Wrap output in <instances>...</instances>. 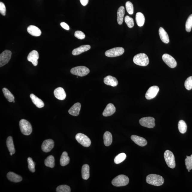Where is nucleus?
I'll return each instance as SVG.
<instances>
[{
	"mask_svg": "<svg viewBox=\"0 0 192 192\" xmlns=\"http://www.w3.org/2000/svg\"><path fill=\"white\" fill-rule=\"evenodd\" d=\"M146 182L148 184L155 186L162 185L164 182V179L162 176L155 174L148 175L146 179Z\"/></svg>",
	"mask_w": 192,
	"mask_h": 192,
	"instance_id": "f257e3e1",
	"label": "nucleus"
},
{
	"mask_svg": "<svg viewBox=\"0 0 192 192\" xmlns=\"http://www.w3.org/2000/svg\"><path fill=\"white\" fill-rule=\"evenodd\" d=\"M133 61L136 65L146 66L149 64V60L147 55L144 53H140L134 56Z\"/></svg>",
	"mask_w": 192,
	"mask_h": 192,
	"instance_id": "f03ea898",
	"label": "nucleus"
},
{
	"mask_svg": "<svg viewBox=\"0 0 192 192\" xmlns=\"http://www.w3.org/2000/svg\"><path fill=\"white\" fill-rule=\"evenodd\" d=\"M129 182V178L124 175H120L116 177L112 180V184L116 187L126 186Z\"/></svg>",
	"mask_w": 192,
	"mask_h": 192,
	"instance_id": "7ed1b4c3",
	"label": "nucleus"
},
{
	"mask_svg": "<svg viewBox=\"0 0 192 192\" xmlns=\"http://www.w3.org/2000/svg\"><path fill=\"white\" fill-rule=\"evenodd\" d=\"M19 126L21 132L25 135H29L33 131L30 123L25 119H22L19 122Z\"/></svg>",
	"mask_w": 192,
	"mask_h": 192,
	"instance_id": "20e7f679",
	"label": "nucleus"
},
{
	"mask_svg": "<svg viewBox=\"0 0 192 192\" xmlns=\"http://www.w3.org/2000/svg\"><path fill=\"white\" fill-rule=\"evenodd\" d=\"M90 72L89 68L85 66H76L71 70V73L72 75L79 77H84L88 75Z\"/></svg>",
	"mask_w": 192,
	"mask_h": 192,
	"instance_id": "39448f33",
	"label": "nucleus"
},
{
	"mask_svg": "<svg viewBox=\"0 0 192 192\" xmlns=\"http://www.w3.org/2000/svg\"><path fill=\"white\" fill-rule=\"evenodd\" d=\"M164 158L168 166L170 168L174 169L176 167V161L173 153L172 152L167 150L164 153Z\"/></svg>",
	"mask_w": 192,
	"mask_h": 192,
	"instance_id": "423d86ee",
	"label": "nucleus"
},
{
	"mask_svg": "<svg viewBox=\"0 0 192 192\" xmlns=\"http://www.w3.org/2000/svg\"><path fill=\"white\" fill-rule=\"evenodd\" d=\"M75 139L79 143L84 147H88L91 145V141L88 136L81 133H78L75 136Z\"/></svg>",
	"mask_w": 192,
	"mask_h": 192,
	"instance_id": "0eeeda50",
	"label": "nucleus"
},
{
	"mask_svg": "<svg viewBox=\"0 0 192 192\" xmlns=\"http://www.w3.org/2000/svg\"><path fill=\"white\" fill-rule=\"evenodd\" d=\"M125 52L124 49L121 47H115L109 49L105 52V56L110 58H114L121 56Z\"/></svg>",
	"mask_w": 192,
	"mask_h": 192,
	"instance_id": "6e6552de",
	"label": "nucleus"
},
{
	"mask_svg": "<svg viewBox=\"0 0 192 192\" xmlns=\"http://www.w3.org/2000/svg\"><path fill=\"white\" fill-rule=\"evenodd\" d=\"M141 126L148 128H153L155 126V119L151 117L142 118L139 120Z\"/></svg>",
	"mask_w": 192,
	"mask_h": 192,
	"instance_id": "1a4fd4ad",
	"label": "nucleus"
},
{
	"mask_svg": "<svg viewBox=\"0 0 192 192\" xmlns=\"http://www.w3.org/2000/svg\"><path fill=\"white\" fill-rule=\"evenodd\" d=\"M12 53L11 51L5 50L0 55V66H4L10 61Z\"/></svg>",
	"mask_w": 192,
	"mask_h": 192,
	"instance_id": "9d476101",
	"label": "nucleus"
},
{
	"mask_svg": "<svg viewBox=\"0 0 192 192\" xmlns=\"http://www.w3.org/2000/svg\"><path fill=\"white\" fill-rule=\"evenodd\" d=\"M162 59L165 64L171 68H174L177 66L176 60L170 55L164 54L163 55Z\"/></svg>",
	"mask_w": 192,
	"mask_h": 192,
	"instance_id": "9b49d317",
	"label": "nucleus"
},
{
	"mask_svg": "<svg viewBox=\"0 0 192 192\" xmlns=\"http://www.w3.org/2000/svg\"><path fill=\"white\" fill-rule=\"evenodd\" d=\"M159 90V88L157 86H153L150 87L146 93V99L147 100H151L155 98L157 96Z\"/></svg>",
	"mask_w": 192,
	"mask_h": 192,
	"instance_id": "f8f14e48",
	"label": "nucleus"
},
{
	"mask_svg": "<svg viewBox=\"0 0 192 192\" xmlns=\"http://www.w3.org/2000/svg\"><path fill=\"white\" fill-rule=\"evenodd\" d=\"M54 146V142L51 139L45 140L43 142L41 149L43 152L47 153L50 152Z\"/></svg>",
	"mask_w": 192,
	"mask_h": 192,
	"instance_id": "ddd939ff",
	"label": "nucleus"
},
{
	"mask_svg": "<svg viewBox=\"0 0 192 192\" xmlns=\"http://www.w3.org/2000/svg\"><path fill=\"white\" fill-rule=\"evenodd\" d=\"M39 58V54L37 51L33 50L28 54L27 59L28 61L31 62L34 66L37 65L38 60Z\"/></svg>",
	"mask_w": 192,
	"mask_h": 192,
	"instance_id": "4468645a",
	"label": "nucleus"
},
{
	"mask_svg": "<svg viewBox=\"0 0 192 192\" xmlns=\"http://www.w3.org/2000/svg\"><path fill=\"white\" fill-rule=\"evenodd\" d=\"M54 96L58 99L62 100L65 99L66 94L64 88L58 87L55 89L54 91Z\"/></svg>",
	"mask_w": 192,
	"mask_h": 192,
	"instance_id": "2eb2a0df",
	"label": "nucleus"
},
{
	"mask_svg": "<svg viewBox=\"0 0 192 192\" xmlns=\"http://www.w3.org/2000/svg\"><path fill=\"white\" fill-rule=\"evenodd\" d=\"M116 108L113 104L109 103L106 106L102 113L104 117H107L114 114L116 111Z\"/></svg>",
	"mask_w": 192,
	"mask_h": 192,
	"instance_id": "dca6fc26",
	"label": "nucleus"
},
{
	"mask_svg": "<svg viewBox=\"0 0 192 192\" xmlns=\"http://www.w3.org/2000/svg\"><path fill=\"white\" fill-rule=\"evenodd\" d=\"M91 49V46L89 45H83L78 48L74 49L72 51V54L74 56L80 55L82 53L86 52Z\"/></svg>",
	"mask_w": 192,
	"mask_h": 192,
	"instance_id": "f3484780",
	"label": "nucleus"
},
{
	"mask_svg": "<svg viewBox=\"0 0 192 192\" xmlns=\"http://www.w3.org/2000/svg\"><path fill=\"white\" fill-rule=\"evenodd\" d=\"M104 81L106 85L113 87H116L118 84V81L117 78L111 75H108L105 78Z\"/></svg>",
	"mask_w": 192,
	"mask_h": 192,
	"instance_id": "a211bd4d",
	"label": "nucleus"
},
{
	"mask_svg": "<svg viewBox=\"0 0 192 192\" xmlns=\"http://www.w3.org/2000/svg\"><path fill=\"white\" fill-rule=\"evenodd\" d=\"M131 139L135 143L138 145L143 147L147 145V142L144 138L136 135H132Z\"/></svg>",
	"mask_w": 192,
	"mask_h": 192,
	"instance_id": "6ab92c4d",
	"label": "nucleus"
},
{
	"mask_svg": "<svg viewBox=\"0 0 192 192\" xmlns=\"http://www.w3.org/2000/svg\"><path fill=\"white\" fill-rule=\"evenodd\" d=\"M28 33L34 37H39L41 34V30L38 28L34 25L28 26L27 28Z\"/></svg>",
	"mask_w": 192,
	"mask_h": 192,
	"instance_id": "aec40b11",
	"label": "nucleus"
},
{
	"mask_svg": "<svg viewBox=\"0 0 192 192\" xmlns=\"http://www.w3.org/2000/svg\"><path fill=\"white\" fill-rule=\"evenodd\" d=\"M81 109V104L79 102L75 103L68 110V113L73 116H77L79 115V112Z\"/></svg>",
	"mask_w": 192,
	"mask_h": 192,
	"instance_id": "412c9836",
	"label": "nucleus"
},
{
	"mask_svg": "<svg viewBox=\"0 0 192 192\" xmlns=\"http://www.w3.org/2000/svg\"><path fill=\"white\" fill-rule=\"evenodd\" d=\"M7 177L10 181L14 182H21L22 178L21 176L13 172H9L7 174Z\"/></svg>",
	"mask_w": 192,
	"mask_h": 192,
	"instance_id": "4be33fe9",
	"label": "nucleus"
},
{
	"mask_svg": "<svg viewBox=\"0 0 192 192\" xmlns=\"http://www.w3.org/2000/svg\"><path fill=\"white\" fill-rule=\"evenodd\" d=\"M30 97L31 98L33 103L37 107L41 108L44 107L45 105L44 102L41 99L38 98L35 95L33 94H30Z\"/></svg>",
	"mask_w": 192,
	"mask_h": 192,
	"instance_id": "5701e85b",
	"label": "nucleus"
},
{
	"mask_svg": "<svg viewBox=\"0 0 192 192\" xmlns=\"http://www.w3.org/2000/svg\"><path fill=\"white\" fill-rule=\"evenodd\" d=\"M159 34L161 39L163 43H168L170 42L169 36L166 31L162 27L160 28L159 30Z\"/></svg>",
	"mask_w": 192,
	"mask_h": 192,
	"instance_id": "b1692460",
	"label": "nucleus"
},
{
	"mask_svg": "<svg viewBox=\"0 0 192 192\" xmlns=\"http://www.w3.org/2000/svg\"><path fill=\"white\" fill-rule=\"evenodd\" d=\"M125 14V7L121 6L118 9L117 12V21L119 25L122 24L123 22V17Z\"/></svg>",
	"mask_w": 192,
	"mask_h": 192,
	"instance_id": "393cba45",
	"label": "nucleus"
},
{
	"mask_svg": "<svg viewBox=\"0 0 192 192\" xmlns=\"http://www.w3.org/2000/svg\"><path fill=\"white\" fill-rule=\"evenodd\" d=\"M104 144L106 146L111 145L113 142V137L111 133L109 131H106L104 134Z\"/></svg>",
	"mask_w": 192,
	"mask_h": 192,
	"instance_id": "a878e982",
	"label": "nucleus"
},
{
	"mask_svg": "<svg viewBox=\"0 0 192 192\" xmlns=\"http://www.w3.org/2000/svg\"><path fill=\"white\" fill-rule=\"evenodd\" d=\"M89 166L88 164H85L83 165L81 169V174L82 177L83 179H88L90 176V172H89Z\"/></svg>",
	"mask_w": 192,
	"mask_h": 192,
	"instance_id": "bb28decb",
	"label": "nucleus"
},
{
	"mask_svg": "<svg viewBox=\"0 0 192 192\" xmlns=\"http://www.w3.org/2000/svg\"><path fill=\"white\" fill-rule=\"evenodd\" d=\"M145 17L144 15L140 12L137 13L136 16V20L138 26L142 27L144 25L145 22Z\"/></svg>",
	"mask_w": 192,
	"mask_h": 192,
	"instance_id": "cd10ccee",
	"label": "nucleus"
},
{
	"mask_svg": "<svg viewBox=\"0 0 192 192\" xmlns=\"http://www.w3.org/2000/svg\"><path fill=\"white\" fill-rule=\"evenodd\" d=\"M70 158L68 155V153L66 152H64L61 156L60 160L61 165L62 166H65L69 164Z\"/></svg>",
	"mask_w": 192,
	"mask_h": 192,
	"instance_id": "c85d7f7f",
	"label": "nucleus"
},
{
	"mask_svg": "<svg viewBox=\"0 0 192 192\" xmlns=\"http://www.w3.org/2000/svg\"><path fill=\"white\" fill-rule=\"evenodd\" d=\"M7 146L9 151L10 152L14 154L16 152L13 138L11 136L7 137Z\"/></svg>",
	"mask_w": 192,
	"mask_h": 192,
	"instance_id": "c756f323",
	"label": "nucleus"
},
{
	"mask_svg": "<svg viewBox=\"0 0 192 192\" xmlns=\"http://www.w3.org/2000/svg\"><path fill=\"white\" fill-rule=\"evenodd\" d=\"M46 166L51 168H54L55 166V159L53 155H51L47 157L45 160Z\"/></svg>",
	"mask_w": 192,
	"mask_h": 192,
	"instance_id": "7c9ffc66",
	"label": "nucleus"
},
{
	"mask_svg": "<svg viewBox=\"0 0 192 192\" xmlns=\"http://www.w3.org/2000/svg\"><path fill=\"white\" fill-rule=\"evenodd\" d=\"M2 91L4 96L9 102H11L14 100V96L8 89L4 88L3 89Z\"/></svg>",
	"mask_w": 192,
	"mask_h": 192,
	"instance_id": "2f4dec72",
	"label": "nucleus"
},
{
	"mask_svg": "<svg viewBox=\"0 0 192 192\" xmlns=\"http://www.w3.org/2000/svg\"><path fill=\"white\" fill-rule=\"evenodd\" d=\"M178 126L179 130L181 134H185L187 132V125L184 121L181 120L179 122Z\"/></svg>",
	"mask_w": 192,
	"mask_h": 192,
	"instance_id": "473e14b6",
	"label": "nucleus"
},
{
	"mask_svg": "<svg viewBox=\"0 0 192 192\" xmlns=\"http://www.w3.org/2000/svg\"><path fill=\"white\" fill-rule=\"evenodd\" d=\"M126 158V155L124 153L119 154L115 157L114 162L116 164H119L124 161Z\"/></svg>",
	"mask_w": 192,
	"mask_h": 192,
	"instance_id": "72a5a7b5",
	"label": "nucleus"
},
{
	"mask_svg": "<svg viewBox=\"0 0 192 192\" xmlns=\"http://www.w3.org/2000/svg\"><path fill=\"white\" fill-rule=\"evenodd\" d=\"M71 191V188L69 186L66 185L59 186L56 189L57 192H70Z\"/></svg>",
	"mask_w": 192,
	"mask_h": 192,
	"instance_id": "f704fd0d",
	"label": "nucleus"
},
{
	"mask_svg": "<svg viewBox=\"0 0 192 192\" xmlns=\"http://www.w3.org/2000/svg\"><path fill=\"white\" fill-rule=\"evenodd\" d=\"M185 27L187 31L190 32L191 31L192 27V14L188 17L186 22Z\"/></svg>",
	"mask_w": 192,
	"mask_h": 192,
	"instance_id": "c9c22d12",
	"label": "nucleus"
},
{
	"mask_svg": "<svg viewBox=\"0 0 192 192\" xmlns=\"http://www.w3.org/2000/svg\"><path fill=\"white\" fill-rule=\"evenodd\" d=\"M28 163V168L29 170L32 173L35 172V163L34 162L33 159L31 158L28 157L27 159Z\"/></svg>",
	"mask_w": 192,
	"mask_h": 192,
	"instance_id": "e433bc0d",
	"label": "nucleus"
},
{
	"mask_svg": "<svg viewBox=\"0 0 192 192\" xmlns=\"http://www.w3.org/2000/svg\"><path fill=\"white\" fill-rule=\"evenodd\" d=\"M185 164L186 168L188 170H191L192 169V155L191 156H187L185 159Z\"/></svg>",
	"mask_w": 192,
	"mask_h": 192,
	"instance_id": "4c0bfd02",
	"label": "nucleus"
},
{
	"mask_svg": "<svg viewBox=\"0 0 192 192\" xmlns=\"http://www.w3.org/2000/svg\"><path fill=\"white\" fill-rule=\"evenodd\" d=\"M125 21L129 28H132L134 25V19L131 17L127 16L125 17Z\"/></svg>",
	"mask_w": 192,
	"mask_h": 192,
	"instance_id": "58836bf2",
	"label": "nucleus"
},
{
	"mask_svg": "<svg viewBox=\"0 0 192 192\" xmlns=\"http://www.w3.org/2000/svg\"><path fill=\"white\" fill-rule=\"evenodd\" d=\"M126 8L127 12L129 14L132 15L134 13V7L131 2L127 1L126 3Z\"/></svg>",
	"mask_w": 192,
	"mask_h": 192,
	"instance_id": "ea45409f",
	"label": "nucleus"
},
{
	"mask_svg": "<svg viewBox=\"0 0 192 192\" xmlns=\"http://www.w3.org/2000/svg\"><path fill=\"white\" fill-rule=\"evenodd\" d=\"M186 89L188 90H191L192 89V76L188 78L184 84Z\"/></svg>",
	"mask_w": 192,
	"mask_h": 192,
	"instance_id": "a19ab883",
	"label": "nucleus"
},
{
	"mask_svg": "<svg viewBox=\"0 0 192 192\" xmlns=\"http://www.w3.org/2000/svg\"><path fill=\"white\" fill-rule=\"evenodd\" d=\"M75 37L77 39L83 40L85 39V35L83 32L80 31H77L75 32Z\"/></svg>",
	"mask_w": 192,
	"mask_h": 192,
	"instance_id": "79ce46f5",
	"label": "nucleus"
},
{
	"mask_svg": "<svg viewBox=\"0 0 192 192\" xmlns=\"http://www.w3.org/2000/svg\"><path fill=\"white\" fill-rule=\"evenodd\" d=\"M6 12V8L4 3L1 2H0V13L3 16H5Z\"/></svg>",
	"mask_w": 192,
	"mask_h": 192,
	"instance_id": "37998d69",
	"label": "nucleus"
},
{
	"mask_svg": "<svg viewBox=\"0 0 192 192\" xmlns=\"http://www.w3.org/2000/svg\"><path fill=\"white\" fill-rule=\"evenodd\" d=\"M61 26L63 28H64V29H65L66 30H68L69 29V26L65 22H63L61 23Z\"/></svg>",
	"mask_w": 192,
	"mask_h": 192,
	"instance_id": "c03bdc74",
	"label": "nucleus"
},
{
	"mask_svg": "<svg viewBox=\"0 0 192 192\" xmlns=\"http://www.w3.org/2000/svg\"><path fill=\"white\" fill-rule=\"evenodd\" d=\"M80 2L83 6H86L88 4L89 2V0H80Z\"/></svg>",
	"mask_w": 192,
	"mask_h": 192,
	"instance_id": "a18cd8bd",
	"label": "nucleus"
},
{
	"mask_svg": "<svg viewBox=\"0 0 192 192\" xmlns=\"http://www.w3.org/2000/svg\"><path fill=\"white\" fill-rule=\"evenodd\" d=\"M10 155L11 156H12L13 155V154L12 153L10 152Z\"/></svg>",
	"mask_w": 192,
	"mask_h": 192,
	"instance_id": "49530a36",
	"label": "nucleus"
},
{
	"mask_svg": "<svg viewBox=\"0 0 192 192\" xmlns=\"http://www.w3.org/2000/svg\"><path fill=\"white\" fill-rule=\"evenodd\" d=\"M190 170H188V172H190Z\"/></svg>",
	"mask_w": 192,
	"mask_h": 192,
	"instance_id": "de8ad7c7",
	"label": "nucleus"
},
{
	"mask_svg": "<svg viewBox=\"0 0 192 192\" xmlns=\"http://www.w3.org/2000/svg\"><path fill=\"white\" fill-rule=\"evenodd\" d=\"M15 102L14 100L13 101V102H14V103Z\"/></svg>",
	"mask_w": 192,
	"mask_h": 192,
	"instance_id": "09e8293b",
	"label": "nucleus"
}]
</instances>
